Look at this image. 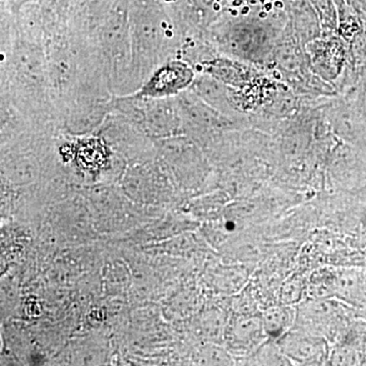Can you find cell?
Wrapping results in <instances>:
<instances>
[{"mask_svg": "<svg viewBox=\"0 0 366 366\" xmlns=\"http://www.w3.org/2000/svg\"><path fill=\"white\" fill-rule=\"evenodd\" d=\"M187 71L177 62H168L158 67L141 86L136 95L139 97L165 99L184 86Z\"/></svg>", "mask_w": 366, "mask_h": 366, "instance_id": "1", "label": "cell"}, {"mask_svg": "<svg viewBox=\"0 0 366 366\" xmlns=\"http://www.w3.org/2000/svg\"><path fill=\"white\" fill-rule=\"evenodd\" d=\"M274 6L278 7V9H283L284 4L281 1H274Z\"/></svg>", "mask_w": 366, "mask_h": 366, "instance_id": "2", "label": "cell"}, {"mask_svg": "<svg viewBox=\"0 0 366 366\" xmlns=\"http://www.w3.org/2000/svg\"><path fill=\"white\" fill-rule=\"evenodd\" d=\"M242 0H234V1H233V6H242Z\"/></svg>", "mask_w": 366, "mask_h": 366, "instance_id": "3", "label": "cell"}, {"mask_svg": "<svg viewBox=\"0 0 366 366\" xmlns=\"http://www.w3.org/2000/svg\"><path fill=\"white\" fill-rule=\"evenodd\" d=\"M249 13V7L245 6L243 7V9L242 11V14H247Z\"/></svg>", "mask_w": 366, "mask_h": 366, "instance_id": "4", "label": "cell"}, {"mask_svg": "<svg viewBox=\"0 0 366 366\" xmlns=\"http://www.w3.org/2000/svg\"><path fill=\"white\" fill-rule=\"evenodd\" d=\"M264 9H266L267 11H269L272 9V4L271 2H269V4H266V6H264Z\"/></svg>", "mask_w": 366, "mask_h": 366, "instance_id": "5", "label": "cell"}, {"mask_svg": "<svg viewBox=\"0 0 366 366\" xmlns=\"http://www.w3.org/2000/svg\"><path fill=\"white\" fill-rule=\"evenodd\" d=\"M267 16H268V14H267L266 11H262V13L259 14V18L261 19L267 18Z\"/></svg>", "mask_w": 366, "mask_h": 366, "instance_id": "6", "label": "cell"}, {"mask_svg": "<svg viewBox=\"0 0 366 366\" xmlns=\"http://www.w3.org/2000/svg\"><path fill=\"white\" fill-rule=\"evenodd\" d=\"M214 9H215V11H219V9H220V6H219L218 4H216L215 6H214Z\"/></svg>", "mask_w": 366, "mask_h": 366, "instance_id": "7", "label": "cell"}, {"mask_svg": "<svg viewBox=\"0 0 366 366\" xmlns=\"http://www.w3.org/2000/svg\"><path fill=\"white\" fill-rule=\"evenodd\" d=\"M231 14H232L233 16H237L238 11H231Z\"/></svg>", "mask_w": 366, "mask_h": 366, "instance_id": "8", "label": "cell"}, {"mask_svg": "<svg viewBox=\"0 0 366 366\" xmlns=\"http://www.w3.org/2000/svg\"><path fill=\"white\" fill-rule=\"evenodd\" d=\"M250 4H257V0H250Z\"/></svg>", "mask_w": 366, "mask_h": 366, "instance_id": "9", "label": "cell"}, {"mask_svg": "<svg viewBox=\"0 0 366 366\" xmlns=\"http://www.w3.org/2000/svg\"><path fill=\"white\" fill-rule=\"evenodd\" d=\"M262 4H264L266 2V0H261Z\"/></svg>", "mask_w": 366, "mask_h": 366, "instance_id": "10", "label": "cell"}, {"mask_svg": "<svg viewBox=\"0 0 366 366\" xmlns=\"http://www.w3.org/2000/svg\"><path fill=\"white\" fill-rule=\"evenodd\" d=\"M217 1H220V0H217Z\"/></svg>", "mask_w": 366, "mask_h": 366, "instance_id": "11", "label": "cell"}]
</instances>
